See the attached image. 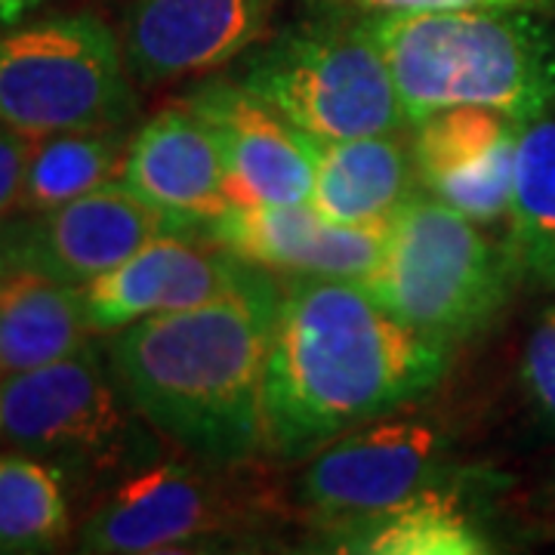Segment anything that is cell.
<instances>
[{"mask_svg": "<svg viewBox=\"0 0 555 555\" xmlns=\"http://www.w3.org/2000/svg\"><path fill=\"white\" fill-rule=\"evenodd\" d=\"M72 500L62 476L25 451L0 454V553H56L72 540Z\"/></svg>", "mask_w": 555, "mask_h": 555, "instance_id": "ffe728a7", "label": "cell"}, {"mask_svg": "<svg viewBox=\"0 0 555 555\" xmlns=\"http://www.w3.org/2000/svg\"><path fill=\"white\" fill-rule=\"evenodd\" d=\"M509 250L518 269L555 287V118L521 127L509 204Z\"/></svg>", "mask_w": 555, "mask_h": 555, "instance_id": "44dd1931", "label": "cell"}, {"mask_svg": "<svg viewBox=\"0 0 555 555\" xmlns=\"http://www.w3.org/2000/svg\"><path fill=\"white\" fill-rule=\"evenodd\" d=\"M262 275L266 269L229 254L207 235L201 241L198 232H167L149 241L118 269L80 287V297L87 321L100 337L149 315L182 312L232 297Z\"/></svg>", "mask_w": 555, "mask_h": 555, "instance_id": "8fae6325", "label": "cell"}, {"mask_svg": "<svg viewBox=\"0 0 555 555\" xmlns=\"http://www.w3.org/2000/svg\"><path fill=\"white\" fill-rule=\"evenodd\" d=\"M281 284L160 312L108 334L105 361L137 414L179 454L238 466L262 448V374Z\"/></svg>", "mask_w": 555, "mask_h": 555, "instance_id": "7a4b0ae2", "label": "cell"}, {"mask_svg": "<svg viewBox=\"0 0 555 555\" xmlns=\"http://www.w3.org/2000/svg\"><path fill=\"white\" fill-rule=\"evenodd\" d=\"M133 133L120 127L60 130L35 137L20 214H43L120 179Z\"/></svg>", "mask_w": 555, "mask_h": 555, "instance_id": "d6986e66", "label": "cell"}, {"mask_svg": "<svg viewBox=\"0 0 555 555\" xmlns=\"http://www.w3.org/2000/svg\"><path fill=\"white\" fill-rule=\"evenodd\" d=\"M550 496H553V506H555V473H553V485H550Z\"/></svg>", "mask_w": 555, "mask_h": 555, "instance_id": "f546056e", "label": "cell"}, {"mask_svg": "<svg viewBox=\"0 0 555 555\" xmlns=\"http://www.w3.org/2000/svg\"><path fill=\"white\" fill-rule=\"evenodd\" d=\"M408 127L451 105H488L516 124L555 105V31L528 10L364 13Z\"/></svg>", "mask_w": 555, "mask_h": 555, "instance_id": "3957f363", "label": "cell"}, {"mask_svg": "<svg viewBox=\"0 0 555 555\" xmlns=\"http://www.w3.org/2000/svg\"><path fill=\"white\" fill-rule=\"evenodd\" d=\"M411 139L416 182L478 158L521 133V124L488 105H451L416 120Z\"/></svg>", "mask_w": 555, "mask_h": 555, "instance_id": "7402d4cb", "label": "cell"}, {"mask_svg": "<svg viewBox=\"0 0 555 555\" xmlns=\"http://www.w3.org/2000/svg\"><path fill=\"white\" fill-rule=\"evenodd\" d=\"M436 485H454L448 441L423 416H377L306 456L297 503L318 534L377 516Z\"/></svg>", "mask_w": 555, "mask_h": 555, "instance_id": "ba28073f", "label": "cell"}, {"mask_svg": "<svg viewBox=\"0 0 555 555\" xmlns=\"http://www.w3.org/2000/svg\"><path fill=\"white\" fill-rule=\"evenodd\" d=\"M120 182L195 232L232 207L217 137L182 100L160 108L133 133Z\"/></svg>", "mask_w": 555, "mask_h": 555, "instance_id": "9a60e30c", "label": "cell"}, {"mask_svg": "<svg viewBox=\"0 0 555 555\" xmlns=\"http://www.w3.org/2000/svg\"><path fill=\"white\" fill-rule=\"evenodd\" d=\"M80 287L22 266L0 272V371H35L93 346Z\"/></svg>", "mask_w": 555, "mask_h": 555, "instance_id": "e0dca14e", "label": "cell"}, {"mask_svg": "<svg viewBox=\"0 0 555 555\" xmlns=\"http://www.w3.org/2000/svg\"><path fill=\"white\" fill-rule=\"evenodd\" d=\"M516 145L518 137L506 139L478 158L426 177L420 185L426 195L478 225H494L496 219L509 217L516 185Z\"/></svg>", "mask_w": 555, "mask_h": 555, "instance_id": "603a6c76", "label": "cell"}, {"mask_svg": "<svg viewBox=\"0 0 555 555\" xmlns=\"http://www.w3.org/2000/svg\"><path fill=\"white\" fill-rule=\"evenodd\" d=\"M167 232H195L142 201L120 179L0 232L7 266L87 287Z\"/></svg>", "mask_w": 555, "mask_h": 555, "instance_id": "30bf717a", "label": "cell"}, {"mask_svg": "<svg viewBox=\"0 0 555 555\" xmlns=\"http://www.w3.org/2000/svg\"><path fill=\"white\" fill-rule=\"evenodd\" d=\"M312 142L408 127L389 65L361 20L299 22L241 56L238 78Z\"/></svg>", "mask_w": 555, "mask_h": 555, "instance_id": "8992f818", "label": "cell"}, {"mask_svg": "<svg viewBox=\"0 0 555 555\" xmlns=\"http://www.w3.org/2000/svg\"><path fill=\"white\" fill-rule=\"evenodd\" d=\"M416 195L411 145L398 133L315 142L309 204L337 225H389Z\"/></svg>", "mask_w": 555, "mask_h": 555, "instance_id": "2e32d148", "label": "cell"}, {"mask_svg": "<svg viewBox=\"0 0 555 555\" xmlns=\"http://www.w3.org/2000/svg\"><path fill=\"white\" fill-rule=\"evenodd\" d=\"M318 537L321 550L352 555H485L494 550L454 485L426 488L377 516Z\"/></svg>", "mask_w": 555, "mask_h": 555, "instance_id": "ac0fdd59", "label": "cell"}, {"mask_svg": "<svg viewBox=\"0 0 555 555\" xmlns=\"http://www.w3.org/2000/svg\"><path fill=\"white\" fill-rule=\"evenodd\" d=\"M25 3H28V7H35V10H38L40 3H47V0H25Z\"/></svg>", "mask_w": 555, "mask_h": 555, "instance_id": "f1b7e54d", "label": "cell"}, {"mask_svg": "<svg viewBox=\"0 0 555 555\" xmlns=\"http://www.w3.org/2000/svg\"><path fill=\"white\" fill-rule=\"evenodd\" d=\"M195 456L152 460L124 476L80 521L78 550L93 555H152L201 550L238 525L217 478Z\"/></svg>", "mask_w": 555, "mask_h": 555, "instance_id": "9c48e42d", "label": "cell"}, {"mask_svg": "<svg viewBox=\"0 0 555 555\" xmlns=\"http://www.w3.org/2000/svg\"><path fill=\"white\" fill-rule=\"evenodd\" d=\"M31 13H35V7H28L25 0H0V28L20 25Z\"/></svg>", "mask_w": 555, "mask_h": 555, "instance_id": "4316f807", "label": "cell"}, {"mask_svg": "<svg viewBox=\"0 0 555 555\" xmlns=\"http://www.w3.org/2000/svg\"><path fill=\"white\" fill-rule=\"evenodd\" d=\"M518 272L509 244L416 192L392 217L383 259L361 284L414 331L456 346L500 315Z\"/></svg>", "mask_w": 555, "mask_h": 555, "instance_id": "5b68a950", "label": "cell"}, {"mask_svg": "<svg viewBox=\"0 0 555 555\" xmlns=\"http://www.w3.org/2000/svg\"><path fill=\"white\" fill-rule=\"evenodd\" d=\"M137 118L120 38L93 13L0 28V120L22 133L120 127Z\"/></svg>", "mask_w": 555, "mask_h": 555, "instance_id": "52a82bcc", "label": "cell"}, {"mask_svg": "<svg viewBox=\"0 0 555 555\" xmlns=\"http://www.w3.org/2000/svg\"><path fill=\"white\" fill-rule=\"evenodd\" d=\"M201 232L266 272L364 281L383 259L389 225H337L309 201H299L232 204L219 217L207 219Z\"/></svg>", "mask_w": 555, "mask_h": 555, "instance_id": "5bb4252c", "label": "cell"}, {"mask_svg": "<svg viewBox=\"0 0 555 555\" xmlns=\"http://www.w3.org/2000/svg\"><path fill=\"white\" fill-rule=\"evenodd\" d=\"M364 13H433V10H528L555 16V0H324Z\"/></svg>", "mask_w": 555, "mask_h": 555, "instance_id": "d4e9b609", "label": "cell"}, {"mask_svg": "<svg viewBox=\"0 0 555 555\" xmlns=\"http://www.w3.org/2000/svg\"><path fill=\"white\" fill-rule=\"evenodd\" d=\"M521 377L537 408L555 423V306L540 318V324L528 339Z\"/></svg>", "mask_w": 555, "mask_h": 555, "instance_id": "cb8c5ba5", "label": "cell"}, {"mask_svg": "<svg viewBox=\"0 0 555 555\" xmlns=\"http://www.w3.org/2000/svg\"><path fill=\"white\" fill-rule=\"evenodd\" d=\"M7 269V254H3V241H0V272Z\"/></svg>", "mask_w": 555, "mask_h": 555, "instance_id": "83f0119b", "label": "cell"}, {"mask_svg": "<svg viewBox=\"0 0 555 555\" xmlns=\"http://www.w3.org/2000/svg\"><path fill=\"white\" fill-rule=\"evenodd\" d=\"M35 149V137L0 120V219L20 210L25 170Z\"/></svg>", "mask_w": 555, "mask_h": 555, "instance_id": "484cf974", "label": "cell"}, {"mask_svg": "<svg viewBox=\"0 0 555 555\" xmlns=\"http://www.w3.org/2000/svg\"><path fill=\"white\" fill-rule=\"evenodd\" d=\"M182 102L217 137L232 204H299L312 198L315 142L275 105L235 78L195 83Z\"/></svg>", "mask_w": 555, "mask_h": 555, "instance_id": "7c38bea8", "label": "cell"}, {"mask_svg": "<svg viewBox=\"0 0 555 555\" xmlns=\"http://www.w3.org/2000/svg\"><path fill=\"white\" fill-rule=\"evenodd\" d=\"M275 0H127L120 47L142 87L207 75L266 38Z\"/></svg>", "mask_w": 555, "mask_h": 555, "instance_id": "4fadbf2b", "label": "cell"}, {"mask_svg": "<svg viewBox=\"0 0 555 555\" xmlns=\"http://www.w3.org/2000/svg\"><path fill=\"white\" fill-rule=\"evenodd\" d=\"M0 436L53 466L68 494L96 500L158 460L164 441L124 396L96 346L3 377Z\"/></svg>", "mask_w": 555, "mask_h": 555, "instance_id": "277c9868", "label": "cell"}, {"mask_svg": "<svg viewBox=\"0 0 555 555\" xmlns=\"http://www.w3.org/2000/svg\"><path fill=\"white\" fill-rule=\"evenodd\" d=\"M0 386H3V371H0Z\"/></svg>", "mask_w": 555, "mask_h": 555, "instance_id": "4dcf8cb0", "label": "cell"}, {"mask_svg": "<svg viewBox=\"0 0 555 555\" xmlns=\"http://www.w3.org/2000/svg\"><path fill=\"white\" fill-rule=\"evenodd\" d=\"M448 349L356 278H287L262 374V448L306 460L361 423L411 408L441 383Z\"/></svg>", "mask_w": 555, "mask_h": 555, "instance_id": "6da1fadb", "label": "cell"}]
</instances>
